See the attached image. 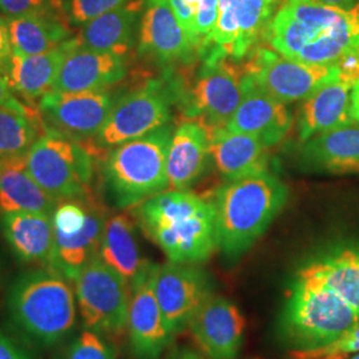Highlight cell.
<instances>
[{"label":"cell","mask_w":359,"mask_h":359,"mask_svg":"<svg viewBox=\"0 0 359 359\" xmlns=\"http://www.w3.org/2000/svg\"><path fill=\"white\" fill-rule=\"evenodd\" d=\"M293 126V116L274 96L264 90L250 74L243 76V97L226 129L250 135L273 147L283 142Z\"/></svg>","instance_id":"obj_17"},{"label":"cell","mask_w":359,"mask_h":359,"mask_svg":"<svg viewBox=\"0 0 359 359\" xmlns=\"http://www.w3.org/2000/svg\"><path fill=\"white\" fill-rule=\"evenodd\" d=\"M99 258L123 276L129 286L149 264L142 257L133 221L127 215L107 218Z\"/></svg>","instance_id":"obj_30"},{"label":"cell","mask_w":359,"mask_h":359,"mask_svg":"<svg viewBox=\"0 0 359 359\" xmlns=\"http://www.w3.org/2000/svg\"><path fill=\"white\" fill-rule=\"evenodd\" d=\"M210 158L209 132L193 121L180 124L172 135L168 149L169 187L177 191L192 187L205 173Z\"/></svg>","instance_id":"obj_23"},{"label":"cell","mask_w":359,"mask_h":359,"mask_svg":"<svg viewBox=\"0 0 359 359\" xmlns=\"http://www.w3.org/2000/svg\"><path fill=\"white\" fill-rule=\"evenodd\" d=\"M75 295L86 329L107 338L124 333L128 322L130 286L99 256L79 273Z\"/></svg>","instance_id":"obj_9"},{"label":"cell","mask_w":359,"mask_h":359,"mask_svg":"<svg viewBox=\"0 0 359 359\" xmlns=\"http://www.w3.org/2000/svg\"><path fill=\"white\" fill-rule=\"evenodd\" d=\"M7 161H8V160H7ZM7 161H1V160H0V173H1V170H3V168H4Z\"/></svg>","instance_id":"obj_45"},{"label":"cell","mask_w":359,"mask_h":359,"mask_svg":"<svg viewBox=\"0 0 359 359\" xmlns=\"http://www.w3.org/2000/svg\"><path fill=\"white\" fill-rule=\"evenodd\" d=\"M196 10V32L200 40L198 55L210 43L217 25L219 0H192Z\"/></svg>","instance_id":"obj_36"},{"label":"cell","mask_w":359,"mask_h":359,"mask_svg":"<svg viewBox=\"0 0 359 359\" xmlns=\"http://www.w3.org/2000/svg\"><path fill=\"white\" fill-rule=\"evenodd\" d=\"M130 0H63L62 10L71 26L81 27Z\"/></svg>","instance_id":"obj_34"},{"label":"cell","mask_w":359,"mask_h":359,"mask_svg":"<svg viewBox=\"0 0 359 359\" xmlns=\"http://www.w3.org/2000/svg\"><path fill=\"white\" fill-rule=\"evenodd\" d=\"M13 53L8 27H7V19L0 16V75L1 76H7Z\"/></svg>","instance_id":"obj_41"},{"label":"cell","mask_w":359,"mask_h":359,"mask_svg":"<svg viewBox=\"0 0 359 359\" xmlns=\"http://www.w3.org/2000/svg\"><path fill=\"white\" fill-rule=\"evenodd\" d=\"M105 222V212L88 197V216L83 229L72 234L53 233L50 269L75 283L81 269L99 256Z\"/></svg>","instance_id":"obj_24"},{"label":"cell","mask_w":359,"mask_h":359,"mask_svg":"<svg viewBox=\"0 0 359 359\" xmlns=\"http://www.w3.org/2000/svg\"><path fill=\"white\" fill-rule=\"evenodd\" d=\"M243 97V76L228 59L203 60L191 90L180 84L177 102L189 117H200L210 129L226 128Z\"/></svg>","instance_id":"obj_11"},{"label":"cell","mask_w":359,"mask_h":359,"mask_svg":"<svg viewBox=\"0 0 359 359\" xmlns=\"http://www.w3.org/2000/svg\"><path fill=\"white\" fill-rule=\"evenodd\" d=\"M156 266L157 264L149 262L130 283L127 330L135 359L160 358L173 339L154 294Z\"/></svg>","instance_id":"obj_15"},{"label":"cell","mask_w":359,"mask_h":359,"mask_svg":"<svg viewBox=\"0 0 359 359\" xmlns=\"http://www.w3.org/2000/svg\"><path fill=\"white\" fill-rule=\"evenodd\" d=\"M156 299L168 330L175 337L188 329L196 311L213 294L208 273L189 264L169 262L154 270Z\"/></svg>","instance_id":"obj_13"},{"label":"cell","mask_w":359,"mask_h":359,"mask_svg":"<svg viewBox=\"0 0 359 359\" xmlns=\"http://www.w3.org/2000/svg\"><path fill=\"white\" fill-rule=\"evenodd\" d=\"M72 40L74 38L65 41L62 47L44 53H13L6 77L13 92L20 93L27 100L41 99L52 92Z\"/></svg>","instance_id":"obj_27"},{"label":"cell","mask_w":359,"mask_h":359,"mask_svg":"<svg viewBox=\"0 0 359 359\" xmlns=\"http://www.w3.org/2000/svg\"><path fill=\"white\" fill-rule=\"evenodd\" d=\"M0 231L18 261L50 268L53 253L51 215L39 212L1 213Z\"/></svg>","instance_id":"obj_22"},{"label":"cell","mask_w":359,"mask_h":359,"mask_svg":"<svg viewBox=\"0 0 359 359\" xmlns=\"http://www.w3.org/2000/svg\"><path fill=\"white\" fill-rule=\"evenodd\" d=\"M144 0H133L80 27L77 44L90 50L127 56L139 38Z\"/></svg>","instance_id":"obj_21"},{"label":"cell","mask_w":359,"mask_h":359,"mask_svg":"<svg viewBox=\"0 0 359 359\" xmlns=\"http://www.w3.org/2000/svg\"><path fill=\"white\" fill-rule=\"evenodd\" d=\"M321 281L359 311V249H341L323 255L298 270Z\"/></svg>","instance_id":"obj_31"},{"label":"cell","mask_w":359,"mask_h":359,"mask_svg":"<svg viewBox=\"0 0 359 359\" xmlns=\"http://www.w3.org/2000/svg\"><path fill=\"white\" fill-rule=\"evenodd\" d=\"M278 0H219L217 25L203 60H244L266 40Z\"/></svg>","instance_id":"obj_10"},{"label":"cell","mask_w":359,"mask_h":359,"mask_svg":"<svg viewBox=\"0 0 359 359\" xmlns=\"http://www.w3.org/2000/svg\"><path fill=\"white\" fill-rule=\"evenodd\" d=\"M209 140L212 158L226 181L268 172L269 147L257 137L216 128L209 130Z\"/></svg>","instance_id":"obj_25"},{"label":"cell","mask_w":359,"mask_h":359,"mask_svg":"<svg viewBox=\"0 0 359 359\" xmlns=\"http://www.w3.org/2000/svg\"><path fill=\"white\" fill-rule=\"evenodd\" d=\"M127 72V56L81 47L74 38L52 90H105L121 81Z\"/></svg>","instance_id":"obj_19"},{"label":"cell","mask_w":359,"mask_h":359,"mask_svg":"<svg viewBox=\"0 0 359 359\" xmlns=\"http://www.w3.org/2000/svg\"><path fill=\"white\" fill-rule=\"evenodd\" d=\"M62 3L63 0H0V13L6 18H16L29 13H63Z\"/></svg>","instance_id":"obj_37"},{"label":"cell","mask_w":359,"mask_h":359,"mask_svg":"<svg viewBox=\"0 0 359 359\" xmlns=\"http://www.w3.org/2000/svg\"><path fill=\"white\" fill-rule=\"evenodd\" d=\"M57 13L6 18L13 53L38 55L53 51L71 40L72 31Z\"/></svg>","instance_id":"obj_28"},{"label":"cell","mask_w":359,"mask_h":359,"mask_svg":"<svg viewBox=\"0 0 359 359\" xmlns=\"http://www.w3.org/2000/svg\"><path fill=\"white\" fill-rule=\"evenodd\" d=\"M59 203L31 176L26 156L6 163L0 173V215L10 212H39L51 215Z\"/></svg>","instance_id":"obj_29"},{"label":"cell","mask_w":359,"mask_h":359,"mask_svg":"<svg viewBox=\"0 0 359 359\" xmlns=\"http://www.w3.org/2000/svg\"><path fill=\"white\" fill-rule=\"evenodd\" d=\"M286 201V185L269 172L226 181L213 201L218 249L229 258L244 255L281 213Z\"/></svg>","instance_id":"obj_4"},{"label":"cell","mask_w":359,"mask_h":359,"mask_svg":"<svg viewBox=\"0 0 359 359\" xmlns=\"http://www.w3.org/2000/svg\"><path fill=\"white\" fill-rule=\"evenodd\" d=\"M188 329L208 359H236L241 351L244 316L225 297L210 295L196 311Z\"/></svg>","instance_id":"obj_16"},{"label":"cell","mask_w":359,"mask_h":359,"mask_svg":"<svg viewBox=\"0 0 359 359\" xmlns=\"http://www.w3.org/2000/svg\"><path fill=\"white\" fill-rule=\"evenodd\" d=\"M173 132V126L168 123L109 151L102 173L105 192L117 208L139 205L167 191L168 149Z\"/></svg>","instance_id":"obj_6"},{"label":"cell","mask_w":359,"mask_h":359,"mask_svg":"<svg viewBox=\"0 0 359 359\" xmlns=\"http://www.w3.org/2000/svg\"><path fill=\"white\" fill-rule=\"evenodd\" d=\"M26 163L31 176L57 203L88 194L93 160L80 142L47 130L27 152Z\"/></svg>","instance_id":"obj_8"},{"label":"cell","mask_w":359,"mask_h":359,"mask_svg":"<svg viewBox=\"0 0 359 359\" xmlns=\"http://www.w3.org/2000/svg\"><path fill=\"white\" fill-rule=\"evenodd\" d=\"M177 102V81L151 79L115 100L103 128L93 137L95 147L112 149L145 136L170 123L172 105Z\"/></svg>","instance_id":"obj_7"},{"label":"cell","mask_w":359,"mask_h":359,"mask_svg":"<svg viewBox=\"0 0 359 359\" xmlns=\"http://www.w3.org/2000/svg\"><path fill=\"white\" fill-rule=\"evenodd\" d=\"M114 103V96L107 90H52L40 99L39 112L47 130L81 142L93 139L100 132Z\"/></svg>","instance_id":"obj_14"},{"label":"cell","mask_w":359,"mask_h":359,"mask_svg":"<svg viewBox=\"0 0 359 359\" xmlns=\"http://www.w3.org/2000/svg\"><path fill=\"white\" fill-rule=\"evenodd\" d=\"M359 326V311L321 281L297 273L280 317V334L293 351L329 346Z\"/></svg>","instance_id":"obj_5"},{"label":"cell","mask_w":359,"mask_h":359,"mask_svg":"<svg viewBox=\"0 0 359 359\" xmlns=\"http://www.w3.org/2000/svg\"><path fill=\"white\" fill-rule=\"evenodd\" d=\"M38 137V129L31 117L0 107L1 161L26 156Z\"/></svg>","instance_id":"obj_32"},{"label":"cell","mask_w":359,"mask_h":359,"mask_svg":"<svg viewBox=\"0 0 359 359\" xmlns=\"http://www.w3.org/2000/svg\"><path fill=\"white\" fill-rule=\"evenodd\" d=\"M169 4L179 20L180 26L189 39L194 50L198 52L200 40L196 32V10L192 0H169Z\"/></svg>","instance_id":"obj_38"},{"label":"cell","mask_w":359,"mask_h":359,"mask_svg":"<svg viewBox=\"0 0 359 359\" xmlns=\"http://www.w3.org/2000/svg\"><path fill=\"white\" fill-rule=\"evenodd\" d=\"M359 353V326L329 346L310 351H293V359H347Z\"/></svg>","instance_id":"obj_35"},{"label":"cell","mask_w":359,"mask_h":359,"mask_svg":"<svg viewBox=\"0 0 359 359\" xmlns=\"http://www.w3.org/2000/svg\"><path fill=\"white\" fill-rule=\"evenodd\" d=\"M191 44L169 0H144L139 28V53L158 65L191 63Z\"/></svg>","instance_id":"obj_18"},{"label":"cell","mask_w":359,"mask_h":359,"mask_svg":"<svg viewBox=\"0 0 359 359\" xmlns=\"http://www.w3.org/2000/svg\"><path fill=\"white\" fill-rule=\"evenodd\" d=\"M347 359H359V353H357V354H354L353 357H350V358Z\"/></svg>","instance_id":"obj_46"},{"label":"cell","mask_w":359,"mask_h":359,"mask_svg":"<svg viewBox=\"0 0 359 359\" xmlns=\"http://www.w3.org/2000/svg\"><path fill=\"white\" fill-rule=\"evenodd\" d=\"M165 359H206L191 347L180 346L170 350Z\"/></svg>","instance_id":"obj_42"},{"label":"cell","mask_w":359,"mask_h":359,"mask_svg":"<svg viewBox=\"0 0 359 359\" xmlns=\"http://www.w3.org/2000/svg\"><path fill=\"white\" fill-rule=\"evenodd\" d=\"M283 1H299V3H314L322 6H330L338 8H350L359 4V0H283Z\"/></svg>","instance_id":"obj_43"},{"label":"cell","mask_w":359,"mask_h":359,"mask_svg":"<svg viewBox=\"0 0 359 359\" xmlns=\"http://www.w3.org/2000/svg\"><path fill=\"white\" fill-rule=\"evenodd\" d=\"M246 72L283 104L304 102L341 76L337 63L308 65L289 59L274 50L259 47L250 55Z\"/></svg>","instance_id":"obj_12"},{"label":"cell","mask_w":359,"mask_h":359,"mask_svg":"<svg viewBox=\"0 0 359 359\" xmlns=\"http://www.w3.org/2000/svg\"><path fill=\"white\" fill-rule=\"evenodd\" d=\"M116 347L107 337L84 329L74 337L55 359H116Z\"/></svg>","instance_id":"obj_33"},{"label":"cell","mask_w":359,"mask_h":359,"mask_svg":"<svg viewBox=\"0 0 359 359\" xmlns=\"http://www.w3.org/2000/svg\"><path fill=\"white\" fill-rule=\"evenodd\" d=\"M353 84L339 76L304 100L297 123L301 142L353 121L350 116Z\"/></svg>","instance_id":"obj_26"},{"label":"cell","mask_w":359,"mask_h":359,"mask_svg":"<svg viewBox=\"0 0 359 359\" xmlns=\"http://www.w3.org/2000/svg\"><path fill=\"white\" fill-rule=\"evenodd\" d=\"M133 216L169 262L201 264L218 249L213 203L188 189L158 193L135 206Z\"/></svg>","instance_id":"obj_2"},{"label":"cell","mask_w":359,"mask_h":359,"mask_svg":"<svg viewBox=\"0 0 359 359\" xmlns=\"http://www.w3.org/2000/svg\"><path fill=\"white\" fill-rule=\"evenodd\" d=\"M76 295L69 281L50 268L18 276L6 297L7 320L27 346L47 350L75 330Z\"/></svg>","instance_id":"obj_3"},{"label":"cell","mask_w":359,"mask_h":359,"mask_svg":"<svg viewBox=\"0 0 359 359\" xmlns=\"http://www.w3.org/2000/svg\"><path fill=\"white\" fill-rule=\"evenodd\" d=\"M0 107L34 118L32 111L27 107L26 104L19 102V99L13 93L8 80L1 75H0Z\"/></svg>","instance_id":"obj_39"},{"label":"cell","mask_w":359,"mask_h":359,"mask_svg":"<svg viewBox=\"0 0 359 359\" xmlns=\"http://www.w3.org/2000/svg\"><path fill=\"white\" fill-rule=\"evenodd\" d=\"M274 51L308 65H334L359 47V4L338 8L283 1L268 31Z\"/></svg>","instance_id":"obj_1"},{"label":"cell","mask_w":359,"mask_h":359,"mask_svg":"<svg viewBox=\"0 0 359 359\" xmlns=\"http://www.w3.org/2000/svg\"><path fill=\"white\" fill-rule=\"evenodd\" d=\"M0 359H35L31 353L0 329Z\"/></svg>","instance_id":"obj_40"},{"label":"cell","mask_w":359,"mask_h":359,"mask_svg":"<svg viewBox=\"0 0 359 359\" xmlns=\"http://www.w3.org/2000/svg\"><path fill=\"white\" fill-rule=\"evenodd\" d=\"M350 116L353 121L359 123V79L355 80L351 90V100H350Z\"/></svg>","instance_id":"obj_44"},{"label":"cell","mask_w":359,"mask_h":359,"mask_svg":"<svg viewBox=\"0 0 359 359\" xmlns=\"http://www.w3.org/2000/svg\"><path fill=\"white\" fill-rule=\"evenodd\" d=\"M298 157L301 165L309 170L333 175L359 173L358 121H350L301 142Z\"/></svg>","instance_id":"obj_20"}]
</instances>
